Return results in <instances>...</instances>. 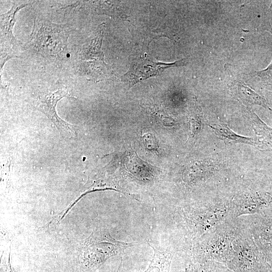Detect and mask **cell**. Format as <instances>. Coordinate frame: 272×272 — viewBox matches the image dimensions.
Wrapping results in <instances>:
<instances>
[{
	"label": "cell",
	"mask_w": 272,
	"mask_h": 272,
	"mask_svg": "<svg viewBox=\"0 0 272 272\" xmlns=\"http://www.w3.org/2000/svg\"><path fill=\"white\" fill-rule=\"evenodd\" d=\"M74 29L69 24H58L35 18L30 35L32 45L46 57L66 55L68 39Z\"/></svg>",
	"instance_id": "obj_1"
},
{
	"label": "cell",
	"mask_w": 272,
	"mask_h": 272,
	"mask_svg": "<svg viewBox=\"0 0 272 272\" xmlns=\"http://www.w3.org/2000/svg\"><path fill=\"white\" fill-rule=\"evenodd\" d=\"M259 28L260 30L267 31L272 35V27L269 22H264ZM253 74L260 79L264 87L272 90V62L265 69L255 72Z\"/></svg>",
	"instance_id": "obj_12"
},
{
	"label": "cell",
	"mask_w": 272,
	"mask_h": 272,
	"mask_svg": "<svg viewBox=\"0 0 272 272\" xmlns=\"http://www.w3.org/2000/svg\"><path fill=\"white\" fill-rule=\"evenodd\" d=\"M64 97L75 98L67 90L61 89L39 97L34 101V107L48 117L64 138L71 139L76 137V126L60 118L56 111L57 103Z\"/></svg>",
	"instance_id": "obj_4"
},
{
	"label": "cell",
	"mask_w": 272,
	"mask_h": 272,
	"mask_svg": "<svg viewBox=\"0 0 272 272\" xmlns=\"http://www.w3.org/2000/svg\"><path fill=\"white\" fill-rule=\"evenodd\" d=\"M11 243L7 238L5 249H3L1 257L0 272H14L10 263Z\"/></svg>",
	"instance_id": "obj_14"
},
{
	"label": "cell",
	"mask_w": 272,
	"mask_h": 272,
	"mask_svg": "<svg viewBox=\"0 0 272 272\" xmlns=\"http://www.w3.org/2000/svg\"><path fill=\"white\" fill-rule=\"evenodd\" d=\"M150 245L154 251L153 258L148 268L141 272H169L172 258V253L168 251H160Z\"/></svg>",
	"instance_id": "obj_10"
},
{
	"label": "cell",
	"mask_w": 272,
	"mask_h": 272,
	"mask_svg": "<svg viewBox=\"0 0 272 272\" xmlns=\"http://www.w3.org/2000/svg\"><path fill=\"white\" fill-rule=\"evenodd\" d=\"M216 135L226 144L244 143L250 145H257V138L246 137L237 134L227 125L220 124L210 125Z\"/></svg>",
	"instance_id": "obj_9"
},
{
	"label": "cell",
	"mask_w": 272,
	"mask_h": 272,
	"mask_svg": "<svg viewBox=\"0 0 272 272\" xmlns=\"http://www.w3.org/2000/svg\"><path fill=\"white\" fill-rule=\"evenodd\" d=\"M135 244L117 240L107 231L95 232L83 244L82 260L87 267H97L109 258L122 255L126 248Z\"/></svg>",
	"instance_id": "obj_2"
},
{
	"label": "cell",
	"mask_w": 272,
	"mask_h": 272,
	"mask_svg": "<svg viewBox=\"0 0 272 272\" xmlns=\"http://www.w3.org/2000/svg\"><path fill=\"white\" fill-rule=\"evenodd\" d=\"M201 112L197 105L195 104L190 109L189 119L190 121V138L196 137L201 129Z\"/></svg>",
	"instance_id": "obj_13"
},
{
	"label": "cell",
	"mask_w": 272,
	"mask_h": 272,
	"mask_svg": "<svg viewBox=\"0 0 272 272\" xmlns=\"http://www.w3.org/2000/svg\"><path fill=\"white\" fill-rule=\"evenodd\" d=\"M142 142L147 149L151 151L157 150V142L153 134L150 133L144 134L142 137Z\"/></svg>",
	"instance_id": "obj_16"
},
{
	"label": "cell",
	"mask_w": 272,
	"mask_h": 272,
	"mask_svg": "<svg viewBox=\"0 0 272 272\" xmlns=\"http://www.w3.org/2000/svg\"><path fill=\"white\" fill-rule=\"evenodd\" d=\"M13 48L7 47L5 46L1 47V61H0V70H1V84L4 85L5 81L3 77V70L5 63L9 59L13 57H18Z\"/></svg>",
	"instance_id": "obj_15"
},
{
	"label": "cell",
	"mask_w": 272,
	"mask_h": 272,
	"mask_svg": "<svg viewBox=\"0 0 272 272\" xmlns=\"http://www.w3.org/2000/svg\"><path fill=\"white\" fill-rule=\"evenodd\" d=\"M104 27L105 23L100 25L92 37L80 47L78 53L81 60L104 58L101 49Z\"/></svg>",
	"instance_id": "obj_8"
},
{
	"label": "cell",
	"mask_w": 272,
	"mask_h": 272,
	"mask_svg": "<svg viewBox=\"0 0 272 272\" xmlns=\"http://www.w3.org/2000/svg\"><path fill=\"white\" fill-rule=\"evenodd\" d=\"M34 3L26 2L14 3L11 9L1 15V46L14 48L19 45V41L13 33L17 14L21 9Z\"/></svg>",
	"instance_id": "obj_6"
},
{
	"label": "cell",
	"mask_w": 272,
	"mask_h": 272,
	"mask_svg": "<svg viewBox=\"0 0 272 272\" xmlns=\"http://www.w3.org/2000/svg\"><path fill=\"white\" fill-rule=\"evenodd\" d=\"M147 53L142 54L132 63L127 72L121 77L123 82H126L132 87L139 82L159 75L168 67L185 65L186 59L183 58L171 63H164L154 60Z\"/></svg>",
	"instance_id": "obj_3"
},
{
	"label": "cell",
	"mask_w": 272,
	"mask_h": 272,
	"mask_svg": "<svg viewBox=\"0 0 272 272\" xmlns=\"http://www.w3.org/2000/svg\"><path fill=\"white\" fill-rule=\"evenodd\" d=\"M79 74L88 80L98 82L111 77L113 72L106 64L104 58L82 60L78 68Z\"/></svg>",
	"instance_id": "obj_7"
},
{
	"label": "cell",
	"mask_w": 272,
	"mask_h": 272,
	"mask_svg": "<svg viewBox=\"0 0 272 272\" xmlns=\"http://www.w3.org/2000/svg\"><path fill=\"white\" fill-rule=\"evenodd\" d=\"M91 8L99 14H106L110 16L119 17L127 20V16L121 11L119 5L115 1H90Z\"/></svg>",
	"instance_id": "obj_11"
},
{
	"label": "cell",
	"mask_w": 272,
	"mask_h": 272,
	"mask_svg": "<svg viewBox=\"0 0 272 272\" xmlns=\"http://www.w3.org/2000/svg\"><path fill=\"white\" fill-rule=\"evenodd\" d=\"M225 72L231 92L241 102L247 106L257 105L272 111V105L249 87L244 73L238 67L227 63Z\"/></svg>",
	"instance_id": "obj_5"
}]
</instances>
